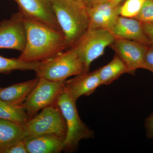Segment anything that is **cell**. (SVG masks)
<instances>
[{
    "instance_id": "6da1fadb",
    "label": "cell",
    "mask_w": 153,
    "mask_h": 153,
    "mask_svg": "<svg viewBox=\"0 0 153 153\" xmlns=\"http://www.w3.org/2000/svg\"><path fill=\"white\" fill-rule=\"evenodd\" d=\"M23 21L27 41L19 60L28 63L43 62L67 50L62 31L24 16Z\"/></svg>"
},
{
    "instance_id": "7a4b0ae2",
    "label": "cell",
    "mask_w": 153,
    "mask_h": 153,
    "mask_svg": "<svg viewBox=\"0 0 153 153\" xmlns=\"http://www.w3.org/2000/svg\"><path fill=\"white\" fill-rule=\"evenodd\" d=\"M58 25L65 38L67 49L76 44L89 29L87 7L75 0H51Z\"/></svg>"
},
{
    "instance_id": "3957f363",
    "label": "cell",
    "mask_w": 153,
    "mask_h": 153,
    "mask_svg": "<svg viewBox=\"0 0 153 153\" xmlns=\"http://www.w3.org/2000/svg\"><path fill=\"white\" fill-rule=\"evenodd\" d=\"M84 63L71 47L49 60L41 62L36 71L37 77L52 81H65L70 76L87 71Z\"/></svg>"
},
{
    "instance_id": "277c9868",
    "label": "cell",
    "mask_w": 153,
    "mask_h": 153,
    "mask_svg": "<svg viewBox=\"0 0 153 153\" xmlns=\"http://www.w3.org/2000/svg\"><path fill=\"white\" fill-rule=\"evenodd\" d=\"M76 101L64 90L61 92L56 102L65 120L66 134L64 140V150H74L82 140L94 137L93 131L82 122L76 109Z\"/></svg>"
},
{
    "instance_id": "5b68a950",
    "label": "cell",
    "mask_w": 153,
    "mask_h": 153,
    "mask_svg": "<svg viewBox=\"0 0 153 153\" xmlns=\"http://www.w3.org/2000/svg\"><path fill=\"white\" fill-rule=\"evenodd\" d=\"M115 37L109 30L89 29L73 47L87 71L91 63L104 54L105 50L114 42Z\"/></svg>"
},
{
    "instance_id": "8992f818",
    "label": "cell",
    "mask_w": 153,
    "mask_h": 153,
    "mask_svg": "<svg viewBox=\"0 0 153 153\" xmlns=\"http://www.w3.org/2000/svg\"><path fill=\"white\" fill-rule=\"evenodd\" d=\"M23 125L27 138L53 134L65 137L66 126L60 108L56 104L47 106Z\"/></svg>"
},
{
    "instance_id": "52a82bcc",
    "label": "cell",
    "mask_w": 153,
    "mask_h": 153,
    "mask_svg": "<svg viewBox=\"0 0 153 153\" xmlns=\"http://www.w3.org/2000/svg\"><path fill=\"white\" fill-rule=\"evenodd\" d=\"M65 81H52L39 77L37 85L22 105L30 117L40 110L56 103Z\"/></svg>"
},
{
    "instance_id": "ba28073f",
    "label": "cell",
    "mask_w": 153,
    "mask_h": 153,
    "mask_svg": "<svg viewBox=\"0 0 153 153\" xmlns=\"http://www.w3.org/2000/svg\"><path fill=\"white\" fill-rule=\"evenodd\" d=\"M26 41V30L21 12L13 14L10 19L0 23V49H16L22 52Z\"/></svg>"
},
{
    "instance_id": "9c48e42d",
    "label": "cell",
    "mask_w": 153,
    "mask_h": 153,
    "mask_svg": "<svg viewBox=\"0 0 153 153\" xmlns=\"http://www.w3.org/2000/svg\"><path fill=\"white\" fill-rule=\"evenodd\" d=\"M148 46L135 41L115 38L110 46L125 64L128 73L133 75L137 69L143 68Z\"/></svg>"
},
{
    "instance_id": "30bf717a",
    "label": "cell",
    "mask_w": 153,
    "mask_h": 153,
    "mask_svg": "<svg viewBox=\"0 0 153 153\" xmlns=\"http://www.w3.org/2000/svg\"><path fill=\"white\" fill-rule=\"evenodd\" d=\"M24 16L61 31L53 10L51 0H13Z\"/></svg>"
},
{
    "instance_id": "8fae6325",
    "label": "cell",
    "mask_w": 153,
    "mask_h": 153,
    "mask_svg": "<svg viewBox=\"0 0 153 153\" xmlns=\"http://www.w3.org/2000/svg\"><path fill=\"white\" fill-rule=\"evenodd\" d=\"M121 6L115 5L108 0H100L86 7L90 20L89 29L110 30L120 16Z\"/></svg>"
},
{
    "instance_id": "7c38bea8",
    "label": "cell",
    "mask_w": 153,
    "mask_h": 153,
    "mask_svg": "<svg viewBox=\"0 0 153 153\" xmlns=\"http://www.w3.org/2000/svg\"><path fill=\"white\" fill-rule=\"evenodd\" d=\"M101 84L97 70L85 71L76 75L72 79L66 80L63 90L75 101L82 96H89Z\"/></svg>"
},
{
    "instance_id": "4fadbf2b",
    "label": "cell",
    "mask_w": 153,
    "mask_h": 153,
    "mask_svg": "<svg viewBox=\"0 0 153 153\" xmlns=\"http://www.w3.org/2000/svg\"><path fill=\"white\" fill-rule=\"evenodd\" d=\"M110 31L115 38L135 41L146 45L151 44L142 22L134 18L119 16Z\"/></svg>"
},
{
    "instance_id": "5bb4252c",
    "label": "cell",
    "mask_w": 153,
    "mask_h": 153,
    "mask_svg": "<svg viewBox=\"0 0 153 153\" xmlns=\"http://www.w3.org/2000/svg\"><path fill=\"white\" fill-rule=\"evenodd\" d=\"M65 137L53 134L28 137L24 142L29 153H57L64 150Z\"/></svg>"
},
{
    "instance_id": "9a60e30c",
    "label": "cell",
    "mask_w": 153,
    "mask_h": 153,
    "mask_svg": "<svg viewBox=\"0 0 153 153\" xmlns=\"http://www.w3.org/2000/svg\"><path fill=\"white\" fill-rule=\"evenodd\" d=\"M39 77L16 83L0 89V100L16 105H22L37 85Z\"/></svg>"
},
{
    "instance_id": "2e32d148",
    "label": "cell",
    "mask_w": 153,
    "mask_h": 153,
    "mask_svg": "<svg viewBox=\"0 0 153 153\" xmlns=\"http://www.w3.org/2000/svg\"><path fill=\"white\" fill-rule=\"evenodd\" d=\"M26 138L23 125L0 119V153H5L12 145Z\"/></svg>"
},
{
    "instance_id": "e0dca14e",
    "label": "cell",
    "mask_w": 153,
    "mask_h": 153,
    "mask_svg": "<svg viewBox=\"0 0 153 153\" xmlns=\"http://www.w3.org/2000/svg\"><path fill=\"white\" fill-rule=\"evenodd\" d=\"M97 70L101 85H109L122 74L128 73L125 64L117 55L109 63Z\"/></svg>"
},
{
    "instance_id": "ac0fdd59",
    "label": "cell",
    "mask_w": 153,
    "mask_h": 153,
    "mask_svg": "<svg viewBox=\"0 0 153 153\" xmlns=\"http://www.w3.org/2000/svg\"><path fill=\"white\" fill-rule=\"evenodd\" d=\"M0 119L24 125L30 116L22 105H16L0 100Z\"/></svg>"
},
{
    "instance_id": "d6986e66",
    "label": "cell",
    "mask_w": 153,
    "mask_h": 153,
    "mask_svg": "<svg viewBox=\"0 0 153 153\" xmlns=\"http://www.w3.org/2000/svg\"><path fill=\"white\" fill-rule=\"evenodd\" d=\"M41 62L28 63L18 58H8L0 56V73H8L15 70H34L40 67Z\"/></svg>"
},
{
    "instance_id": "ffe728a7",
    "label": "cell",
    "mask_w": 153,
    "mask_h": 153,
    "mask_svg": "<svg viewBox=\"0 0 153 153\" xmlns=\"http://www.w3.org/2000/svg\"><path fill=\"white\" fill-rule=\"evenodd\" d=\"M145 0H127L121 6L120 16L129 18H134L142 7Z\"/></svg>"
},
{
    "instance_id": "44dd1931",
    "label": "cell",
    "mask_w": 153,
    "mask_h": 153,
    "mask_svg": "<svg viewBox=\"0 0 153 153\" xmlns=\"http://www.w3.org/2000/svg\"><path fill=\"white\" fill-rule=\"evenodd\" d=\"M134 19L142 23L153 24V0H145L139 13Z\"/></svg>"
},
{
    "instance_id": "7402d4cb",
    "label": "cell",
    "mask_w": 153,
    "mask_h": 153,
    "mask_svg": "<svg viewBox=\"0 0 153 153\" xmlns=\"http://www.w3.org/2000/svg\"><path fill=\"white\" fill-rule=\"evenodd\" d=\"M143 68L149 70L153 74V44L148 46Z\"/></svg>"
},
{
    "instance_id": "603a6c76",
    "label": "cell",
    "mask_w": 153,
    "mask_h": 153,
    "mask_svg": "<svg viewBox=\"0 0 153 153\" xmlns=\"http://www.w3.org/2000/svg\"><path fill=\"white\" fill-rule=\"evenodd\" d=\"M24 140L20 141L12 145L6 151L5 153H28Z\"/></svg>"
},
{
    "instance_id": "cb8c5ba5",
    "label": "cell",
    "mask_w": 153,
    "mask_h": 153,
    "mask_svg": "<svg viewBox=\"0 0 153 153\" xmlns=\"http://www.w3.org/2000/svg\"><path fill=\"white\" fill-rule=\"evenodd\" d=\"M145 127L146 131L147 137L149 138L153 139V113L146 119Z\"/></svg>"
},
{
    "instance_id": "d4e9b609",
    "label": "cell",
    "mask_w": 153,
    "mask_h": 153,
    "mask_svg": "<svg viewBox=\"0 0 153 153\" xmlns=\"http://www.w3.org/2000/svg\"><path fill=\"white\" fill-rule=\"evenodd\" d=\"M143 28L151 44H153V24L142 23Z\"/></svg>"
},
{
    "instance_id": "484cf974",
    "label": "cell",
    "mask_w": 153,
    "mask_h": 153,
    "mask_svg": "<svg viewBox=\"0 0 153 153\" xmlns=\"http://www.w3.org/2000/svg\"><path fill=\"white\" fill-rule=\"evenodd\" d=\"M100 0H85L84 4H85L86 7L90 6L92 4Z\"/></svg>"
},
{
    "instance_id": "4316f807",
    "label": "cell",
    "mask_w": 153,
    "mask_h": 153,
    "mask_svg": "<svg viewBox=\"0 0 153 153\" xmlns=\"http://www.w3.org/2000/svg\"><path fill=\"white\" fill-rule=\"evenodd\" d=\"M110 1L112 3V4H114L115 5H117L120 4V3L123 1V0H108Z\"/></svg>"
},
{
    "instance_id": "83f0119b",
    "label": "cell",
    "mask_w": 153,
    "mask_h": 153,
    "mask_svg": "<svg viewBox=\"0 0 153 153\" xmlns=\"http://www.w3.org/2000/svg\"><path fill=\"white\" fill-rule=\"evenodd\" d=\"M75 1H78L80 2L84 3L85 0H75Z\"/></svg>"
},
{
    "instance_id": "f1b7e54d",
    "label": "cell",
    "mask_w": 153,
    "mask_h": 153,
    "mask_svg": "<svg viewBox=\"0 0 153 153\" xmlns=\"http://www.w3.org/2000/svg\"><path fill=\"white\" fill-rule=\"evenodd\" d=\"M0 89H1V88H0Z\"/></svg>"
}]
</instances>
